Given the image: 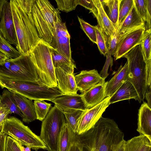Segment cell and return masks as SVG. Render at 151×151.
Instances as JSON below:
<instances>
[{"label":"cell","instance_id":"cell-1","mask_svg":"<svg viewBox=\"0 0 151 151\" xmlns=\"http://www.w3.org/2000/svg\"><path fill=\"white\" fill-rule=\"evenodd\" d=\"M124 136L114 120L102 116L92 128L77 134L81 151H111L114 145L124 139Z\"/></svg>","mask_w":151,"mask_h":151},{"label":"cell","instance_id":"cell-2","mask_svg":"<svg viewBox=\"0 0 151 151\" xmlns=\"http://www.w3.org/2000/svg\"><path fill=\"white\" fill-rule=\"evenodd\" d=\"M18 42L16 48L21 54H29L40 40L30 13L25 11L16 0L9 1Z\"/></svg>","mask_w":151,"mask_h":151},{"label":"cell","instance_id":"cell-3","mask_svg":"<svg viewBox=\"0 0 151 151\" xmlns=\"http://www.w3.org/2000/svg\"><path fill=\"white\" fill-rule=\"evenodd\" d=\"M31 15L40 40L52 42L57 24L61 22L59 11L47 0H34Z\"/></svg>","mask_w":151,"mask_h":151},{"label":"cell","instance_id":"cell-4","mask_svg":"<svg viewBox=\"0 0 151 151\" xmlns=\"http://www.w3.org/2000/svg\"><path fill=\"white\" fill-rule=\"evenodd\" d=\"M128 64L127 81L135 88L142 101L145 99L147 88L146 63L141 43L124 55Z\"/></svg>","mask_w":151,"mask_h":151},{"label":"cell","instance_id":"cell-5","mask_svg":"<svg viewBox=\"0 0 151 151\" xmlns=\"http://www.w3.org/2000/svg\"><path fill=\"white\" fill-rule=\"evenodd\" d=\"M52 49L50 44L40 40L29 54L39 79L50 87L58 85L52 58Z\"/></svg>","mask_w":151,"mask_h":151},{"label":"cell","instance_id":"cell-6","mask_svg":"<svg viewBox=\"0 0 151 151\" xmlns=\"http://www.w3.org/2000/svg\"><path fill=\"white\" fill-rule=\"evenodd\" d=\"M42 122L40 137L48 151H58L60 136L66 123L63 111L55 104Z\"/></svg>","mask_w":151,"mask_h":151},{"label":"cell","instance_id":"cell-7","mask_svg":"<svg viewBox=\"0 0 151 151\" xmlns=\"http://www.w3.org/2000/svg\"><path fill=\"white\" fill-rule=\"evenodd\" d=\"M0 76L13 80L37 81L39 79L29 55L9 59L0 65Z\"/></svg>","mask_w":151,"mask_h":151},{"label":"cell","instance_id":"cell-8","mask_svg":"<svg viewBox=\"0 0 151 151\" xmlns=\"http://www.w3.org/2000/svg\"><path fill=\"white\" fill-rule=\"evenodd\" d=\"M1 132L32 149L36 150L40 149L47 150V147L40 136L15 117L11 116L5 119Z\"/></svg>","mask_w":151,"mask_h":151},{"label":"cell","instance_id":"cell-9","mask_svg":"<svg viewBox=\"0 0 151 151\" xmlns=\"http://www.w3.org/2000/svg\"><path fill=\"white\" fill-rule=\"evenodd\" d=\"M111 97L106 98L98 104L84 111L78 121L77 135L85 133L94 126L110 105L109 101Z\"/></svg>","mask_w":151,"mask_h":151},{"label":"cell","instance_id":"cell-10","mask_svg":"<svg viewBox=\"0 0 151 151\" xmlns=\"http://www.w3.org/2000/svg\"><path fill=\"white\" fill-rule=\"evenodd\" d=\"M145 27L137 28L118 37L113 55L116 60L121 58L132 49L141 43Z\"/></svg>","mask_w":151,"mask_h":151},{"label":"cell","instance_id":"cell-11","mask_svg":"<svg viewBox=\"0 0 151 151\" xmlns=\"http://www.w3.org/2000/svg\"><path fill=\"white\" fill-rule=\"evenodd\" d=\"M76 66L64 65L54 68L57 87L63 94H76L77 88L74 73Z\"/></svg>","mask_w":151,"mask_h":151},{"label":"cell","instance_id":"cell-12","mask_svg":"<svg viewBox=\"0 0 151 151\" xmlns=\"http://www.w3.org/2000/svg\"><path fill=\"white\" fill-rule=\"evenodd\" d=\"M70 39V35L65 23L62 22L58 23L55 26L51 45L62 55L73 60Z\"/></svg>","mask_w":151,"mask_h":151},{"label":"cell","instance_id":"cell-13","mask_svg":"<svg viewBox=\"0 0 151 151\" xmlns=\"http://www.w3.org/2000/svg\"><path fill=\"white\" fill-rule=\"evenodd\" d=\"M0 33L2 36L16 47L18 42L13 22L10 4L6 0L0 21Z\"/></svg>","mask_w":151,"mask_h":151},{"label":"cell","instance_id":"cell-14","mask_svg":"<svg viewBox=\"0 0 151 151\" xmlns=\"http://www.w3.org/2000/svg\"><path fill=\"white\" fill-rule=\"evenodd\" d=\"M74 77L77 88L81 93L105 82L95 69L82 70Z\"/></svg>","mask_w":151,"mask_h":151},{"label":"cell","instance_id":"cell-15","mask_svg":"<svg viewBox=\"0 0 151 151\" xmlns=\"http://www.w3.org/2000/svg\"><path fill=\"white\" fill-rule=\"evenodd\" d=\"M63 111L70 109L85 111L86 109L80 94H62L50 101Z\"/></svg>","mask_w":151,"mask_h":151},{"label":"cell","instance_id":"cell-16","mask_svg":"<svg viewBox=\"0 0 151 151\" xmlns=\"http://www.w3.org/2000/svg\"><path fill=\"white\" fill-rule=\"evenodd\" d=\"M10 92L12 98L23 115V121L29 123L37 119L32 101L14 92Z\"/></svg>","mask_w":151,"mask_h":151},{"label":"cell","instance_id":"cell-17","mask_svg":"<svg viewBox=\"0 0 151 151\" xmlns=\"http://www.w3.org/2000/svg\"><path fill=\"white\" fill-rule=\"evenodd\" d=\"M97 10L96 18L99 27L106 38L107 44L110 40L116 35V32L100 0H92Z\"/></svg>","mask_w":151,"mask_h":151},{"label":"cell","instance_id":"cell-18","mask_svg":"<svg viewBox=\"0 0 151 151\" xmlns=\"http://www.w3.org/2000/svg\"><path fill=\"white\" fill-rule=\"evenodd\" d=\"M106 83L105 82L98 85L80 94L87 109L98 104L106 98L105 87Z\"/></svg>","mask_w":151,"mask_h":151},{"label":"cell","instance_id":"cell-19","mask_svg":"<svg viewBox=\"0 0 151 151\" xmlns=\"http://www.w3.org/2000/svg\"><path fill=\"white\" fill-rule=\"evenodd\" d=\"M145 26V23L138 14L134 4L128 15L118 27L116 35L117 38L128 32Z\"/></svg>","mask_w":151,"mask_h":151},{"label":"cell","instance_id":"cell-20","mask_svg":"<svg viewBox=\"0 0 151 151\" xmlns=\"http://www.w3.org/2000/svg\"><path fill=\"white\" fill-rule=\"evenodd\" d=\"M137 131L151 140V109L145 102L138 110Z\"/></svg>","mask_w":151,"mask_h":151},{"label":"cell","instance_id":"cell-21","mask_svg":"<svg viewBox=\"0 0 151 151\" xmlns=\"http://www.w3.org/2000/svg\"><path fill=\"white\" fill-rule=\"evenodd\" d=\"M128 64L127 61L124 66L121 65L110 80L106 82L105 87L106 97H111L127 81Z\"/></svg>","mask_w":151,"mask_h":151},{"label":"cell","instance_id":"cell-22","mask_svg":"<svg viewBox=\"0 0 151 151\" xmlns=\"http://www.w3.org/2000/svg\"><path fill=\"white\" fill-rule=\"evenodd\" d=\"M134 99L139 103L141 102L134 87L129 81H127L119 88L109 101L110 104L125 100Z\"/></svg>","mask_w":151,"mask_h":151},{"label":"cell","instance_id":"cell-23","mask_svg":"<svg viewBox=\"0 0 151 151\" xmlns=\"http://www.w3.org/2000/svg\"><path fill=\"white\" fill-rule=\"evenodd\" d=\"M151 150V140L140 134L126 141L124 151H149Z\"/></svg>","mask_w":151,"mask_h":151},{"label":"cell","instance_id":"cell-24","mask_svg":"<svg viewBox=\"0 0 151 151\" xmlns=\"http://www.w3.org/2000/svg\"><path fill=\"white\" fill-rule=\"evenodd\" d=\"M77 134L70 126L65 123L60 136L58 151H68L73 143L76 140Z\"/></svg>","mask_w":151,"mask_h":151},{"label":"cell","instance_id":"cell-25","mask_svg":"<svg viewBox=\"0 0 151 151\" xmlns=\"http://www.w3.org/2000/svg\"><path fill=\"white\" fill-rule=\"evenodd\" d=\"M103 6L107 9L106 14L116 32L118 28V18L120 0H100Z\"/></svg>","mask_w":151,"mask_h":151},{"label":"cell","instance_id":"cell-26","mask_svg":"<svg viewBox=\"0 0 151 151\" xmlns=\"http://www.w3.org/2000/svg\"><path fill=\"white\" fill-rule=\"evenodd\" d=\"M117 38L116 35L111 39L107 43V53L105 64L99 74L101 77L105 80L109 76L108 70L109 66L111 68L113 65V59L111 55H113L116 48Z\"/></svg>","mask_w":151,"mask_h":151},{"label":"cell","instance_id":"cell-27","mask_svg":"<svg viewBox=\"0 0 151 151\" xmlns=\"http://www.w3.org/2000/svg\"><path fill=\"white\" fill-rule=\"evenodd\" d=\"M85 111L70 109L63 111L66 123L70 126L74 132L76 134L78 130L79 119Z\"/></svg>","mask_w":151,"mask_h":151},{"label":"cell","instance_id":"cell-28","mask_svg":"<svg viewBox=\"0 0 151 151\" xmlns=\"http://www.w3.org/2000/svg\"><path fill=\"white\" fill-rule=\"evenodd\" d=\"M0 51L6 55L9 59L17 58L21 55V54L2 36L0 33Z\"/></svg>","mask_w":151,"mask_h":151},{"label":"cell","instance_id":"cell-29","mask_svg":"<svg viewBox=\"0 0 151 151\" xmlns=\"http://www.w3.org/2000/svg\"><path fill=\"white\" fill-rule=\"evenodd\" d=\"M33 103L37 119L42 121L51 109L52 104L41 100H34Z\"/></svg>","mask_w":151,"mask_h":151},{"label":"cell","instance_id":"cell-30","mask_svg":"<svg viewBox=\"0 0 151 151\" xmlns=\"http://www.w3.org/2000/svg\"><path fill=\"white\" fill-rule=\"evenodd\" d=\"M1 103L6 104L10 110V114H16L22 118L23 115L18 108L11 95V92L8 90H3L1 96Z\"/></svg>","mask_w":151,"mask_h":151},{"label":"cell","instance_id":"cell-31","mask_svg":"<svg viewBox=\"0 0 151 151\" xmlns=\"http://www.w3.org/2000/svg\"><path fill=\"white\" fill-rule=\"evenodd\" d=\"M133 5V0H120L118 27L128 15Z\"/></svg>","mask_w":151,"mask_h":151},{"label":"cell","instance_id":"cell-32","mask_svg":"<svg viewBox=\"0 0 151 151\" xmlns=\"http://www.w3.org/2000/svg\"><path fill=\"white\" fill-rule=\"evenodd\" d=\"M151 29L145 30L141 42L142 51L146 61L151 59Z\"/></svg>","mask_w":151,"mask_h":151},{"label":"cell","instance_id":"cell-33","mask_svg":"<svg viewBox=\"0 0 151 151\" xmlns=\"http://www.w3.org/2000/svg\"><path fill=\"white\" fill-rule=\"evenodd\" d=\"M96 34V44L100 52L104 56L107 53V44L106 38L104 32L97 26H94Z\"/></svg>","mask_w":151,"mask_h":151},{"label":"cell","instance_id":"cell-34","mask_svg":"<svg viewBox=\"0 0 151 151\" xmlns=\"http://www.w3.org/2000/svg\"><path fill=\"white\" fill-rule=\"evenodd\" d=\"M78 18L81 29L92 42L96 44V34L94 26L91 25L78 16Z\"/></svg>","mask_w":151,"mask_h":151},{"label":"cell","instance_id":"cell-35","mask_svg":"<svg viewBox=\"0 0 151 151\" xmlns=\"http://www.w3.org/2000/svg\"><path fill=\"white\" fill-rule=\"evenodd\" d=\"M59 11L66 12L74 10L78 4V0H55Z\"/></svg>","mask_w":151,"mask_h":151},{"label":"cell","instance_id":"cell-36","mask_svg":"<svg viewBox=\"0 0 151 151\" xmlns=\"http://www.w3.org/2000/svg\"><path fill=\"white\" fill-rule=\"evenodd\" d=\"M51 55L54 68L61 64L76 66L73 60H71L64 57L53 48Z\"/></svg>","mask_w":151,"mask_h":151},{"label":"cell","instance_id":"cell-37","mask_svg":"<svg viewBox=\"0 0 151 151\" xmlns=\"http://www.w3.org/2000/svg\"><path fill=\"white\" fill-rule=\"evenodd\" d=\"M133 2L137 13L145 23L147 19V9L145 0H133Z\"/></svg>","mask_w":151,"mask_h":151},{"label":"cell","instance_id":"cell-38","mask_svg":"<svg viewBox=\"0 0 151 151\" xmlns=\"http://www.w3.org/2000/svg\"><path fill=\"white\" fill-rule=\"evenodd\" d=\"M78 4L89 10L90 12H92L96 18L97 10L92 0H78Z\"/></svg>","mask_w":151,"mask_h":151},{"label":"cell","instance_id":"cell-39","mask_svg":"<svg viewBox=\"0 0 151 151\" xmlns=\"http://www.w3.org/2000/svg\"><path fill=\"white\" fill-rule=\"evenodd\" d=\"M10 110L5 104L0 102V131L1 132L3 123L10 114Z\"/></svg>","mask_w":151,"mask_h":151},{"label":"cell","instance_id":"cell-40","mask_svg":"<svg viewBox=\"0 0 151 151\" xmlns=\"http://www.w3.org/2000/svg\"><path fill=\"white\" fill-rule=\"evenodd\" d=\"M5 151H21L16 141L8 136L6 141Z\"/></svg>","mask_w":151,"mask_h":151},{"label":"cell","instance_id":"cell-41","mask_svg":"<svg viewBox=\"0 0 151 151\" xmlns=\"http://www.w3.org/2000/svg\"><path fill=\"white\" fill-rule=\"evenodd\" d=\"M20 6L26 12L30 13L34 0H16Z\"/></svg>","mask_w":151,"mask_h":151},{"label":"cell","instance_id":"cell-42","mask_svg":"<svg viewBox=\"0 0 151 151\" xmlns=\"http://www.w3.org/2000/svg\"><path fill=\"white\" fill-rule=\"evenodd\" d=\"M147 9V19L145 30L151 29V0H145Z\"/></svg>","mask_w":151,"mask_h":151},{"label":"cell","instance_id":"cell-43","mask_svg":"<svg viewBox=\"0 0 151 151\" xmlns=\"http://www.w3.org/2000/svg\"><path fill=\"white\" fill-rule=\"evenodd\" d=\"M8 135L2 133L0 135V151H5V146Z\"/></svg>","mask_w":151,"mask_h":151},{"label":"cell","instance_id":"cell-44","mask_svg":"<svg viewBox=\"0 0 151 151\" xmlns=\"http://www.w3.org/2000/svg\"><path fill=\"white\" fill-rule=\"evenodd\" d=\"M126 141L124 139L119 143L114 145L111 151H124V147Z\"/></svg>","mask_w":151,"mask_h":151},{"label":"cell","instance_id":"cell-45","mask_svg":"<svg viewBox=\"0 0 151 151\" xmlns=\"http://www.w3.org/2000/svg\"><path fill=\"white\" fill-rule=\"evenodd\" d=\"M147 101V104L150 108L151 107V86H147L146 90L145 95Z\"/></svg>","mask_w":151,"mask_h":151},{"label":"cell","instance_id":"cell-46","mask_svg":"<svg viewBox=\"0 0 151 151\" xmlns=\"http://www.w3.org/2000/svg\"><path fill=\"white\" fill-rule=\"evenodd\" d=\"M68 151H81L80 145L78 140L77 137L76 140L72 145Z\"/></svg>","mask_w":151,"mask_h":151},{"label":"cell","instance_id":"cell-47","mask_svg":"<svg viewBox=\"0 0 151 151\" xmlns=\"http://www.w3.org/2000/svg\"><path fill=\"white\" fill-rule=\"evenodd\" d=\"M9 59L8 57L0 51V65Z\"/></svg>","mask_w":151,"mask_h":151},{"label":"cell","instance_id":"cell-48","mask_svg":"<svg viewBox=\"0 0 151 151\" xmlns=\"http://www.w3.org/2000/svg\"><path fill=\"white\" fill-rule=\"evenodd\" d=\"M16 142L17 143L19 147L21 149V151H31V148L27 147H25L24 145H22L20 142H19L16 141Z\"/></svg>","mask_w":151,"mask_h":151},{"label":"cell","instance_id":"cell-49","mask_svg":"<svg viewBox=\"0 0 151 151\" xmlns=\"http://www.w3.org/2000/svg\"><path fill=\"white\" fill-rule=\"evenodd\" d=\"M6 0H0V21L1 17L3 6Z\"/></svg>","mask_w":151,"mask_h":151},{"label":"cell","instance_id":"cell-50","mask_svg":"<svg viewBox=\"0 0 151 151\" xmlns=\"http://www.w3.org/2000/svg\"><path fill=\"white\" fill-rule=\"evenodd\" d=\"M1 95H0V100L1 99Z\"/></svg>","mask_w":151,"mask_h":151},{"label":"cell","instance_id":"cell-51","mask_svg":"<svg viewBox=\"0 0 151 151\" xmlns=\"http://www.w3.org/2000/svg\"><path fill=\"white\" fill-rule=\"evenodd\" d=\"M2 134V133L0 131V135H1Z\"/></svg>","mask_w":151,"mask_h":151},{"label":"cell","instance_id":"cell-52","mask_svg":"<svg viewBox=\"0 0 151 151\" xmlns=\"http://www.w3.org/2000/svg\"><path fill=\"white\" fill-rule=\"evenodd\" d=\"M149 151H151V150H149Z\"/></svg>","mask_w":151,"mask_h":151}]
</instances>
